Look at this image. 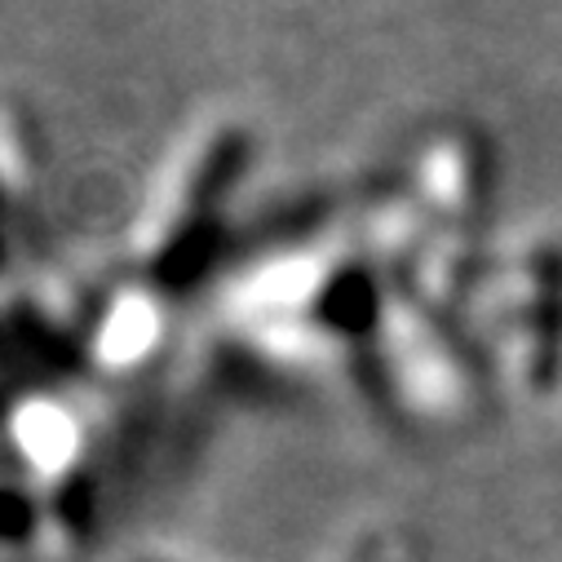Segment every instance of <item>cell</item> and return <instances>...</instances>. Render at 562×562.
<instances>
[{
    "mask_svg": "<svg viewBox=\"0 0 562 562\" xmlns=\"http://www.w3.org/2000/svg\"><path fill=\"white\" fill-rule=\"evenodd\" d=\"M248 160V128L235 115H213L187 133L169 156L160 187L143 213L137 248L160 274L191 270L217 248L222 213Z\"/></svg>",
    "mask_w": 562,
    "mask_h": 562,
    "instance_id": "obj_1",
    "label": "cell"
},
{
    "mask_svg": "<svg viewBox=\"0 0 562 562\" xmlns=\"http://www.w3.org/2000/svg\"><path fill=\"white\" fill-rule=\"evenodd\" d=\"M492 143L479 124L452 120L420 137L407 165V191L443 231L474 235L487 200H492Z\"/></svg>",
    "mask_w": 562,
    "mask_h": 562,
    "instance_id": "obj_2",
    "label": "cell"
}]
</instances>
